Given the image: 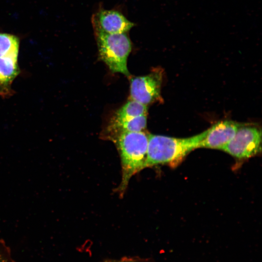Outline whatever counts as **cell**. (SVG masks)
Returning <instances> with one entry per match:
<instances>
[{
  "label": "cell",
  "mask_w": 262,
  "mask_h": 262,
  "mask_svg": "<svg viewBox=\"0 0 262 262\" xmlns=\"http://www.w3.org/2000/svg\"><path fill=\"white\" fill-rule=\"evenodd\" d=\"M107 139L114 143L120 158L122 178L117 191L122 197L131 178L145 168L148 135L142 131L123 132Z\"/></svg>",
  "instance_id": "obj_1"
},
{
  "label": "cell",
  "mask_w": 262,
  "mask_h": 262,
  "mask_svg": "<svg viewBox=\"0 0 262 262\" xmlns=\"http://www.w3.org/2000/svg\"><path fill=\"white\" fill-rule=\"evenodd\" d=\"M207 130L188 138H178L148 134L147 157L144 168L158 164L176 166L192 150L200 147Z\"/></svg>",
  "instance_id": "obj_2"
},
{
  "label": "cell",
  "mask_w": 262,
  "mask_h": 262,
  "mask_svg": "<svg viewBox=\"0 0 262 262\" xmlns=\"http://www.w3.org/2000/svg\"><path fill=\"white\" fill-rule=\"evenodd\" d=\"M95 34L100 58L113 72L129 76L127 62L131 49V43L127 33Z\"/></svg>",
  "instance_id": "obj_3"
},
{
  "label": "cell",
  "mask_w": 262,
  "mask_h": 262,
  "mask_svg": "<svg viewBox=\"0 0 262 262\" xmlns=\"http://www.w3.org/2000/svg\"><path fill=\"white\" fill-rule=\"evenodd\" d=\"M261 141L260 130L244 124L222 150L236 158L247 159L261 151Z\"/></svg>",
  "instance_id": "obj_4"
},
{
  "label": "cell",
  "mask_w": 262,
  "mask_h": 262,
  "mask_svg": "<svg viewBox=\"0 0 262 262\" xmlns=\"http://www.w3.org/2000/svg\"><path fill=\"white\" fill-rule=\"evenodd\" d=\"M162 80V73L157 70L144 76L132 78L130 87L131 100L146 106L161 100Z\"/></svg>",
  "instance_id": "obj_5"
},
{
  "label": "cell",
  "mask_w": 262,
  "mask_h": 262,
  "mask_svg": "<svg viewBox=\"0 0 262 262\" xmlns=\"http://www.w3.org/2000/svg\"><path fill=\"white\" fill-rule=\"evenodd\" d=\"M95 33L108 34L127 33L134 26L122 13L115 10L101 9L91 18Z\"/></svg>",
  "instance_id": "obj_6"
},
{
  "label": "cell",
  "mask_w": 262,
  "mask_h": 262,
  "mask_svg": "<svg viewBox=\"0 0 262 262\" xmlns=\"http://www.w3.org/2000/svg\"><path fill=\"white\" fill-rule=\"evenodd\" d=\"M243 125L231 120L218 122L207 130L205 137L200 143V147L222 150Z\"/></svg>",
  "instance_id": "obj_7"
},
{
  "label": "cell",
  "mask_w": 262,
  "mask_h": 262,
  "mask_svg": "<svg viewBox=\"0 0 262 262\" xmlns=\"http://www.w3.org/2000/svg\"><path fill=\"white\" fill-rule=\"evenodd\" d=\"M20 73L18 60L0 57V96L3 98L13 94L12 82Z\"/></svg>",
  "instance_id": "obj_8"
},
{
  "label": "cell",
  "mask_w": 262,
  "mask_h": 262,
  "mask_svg": "<svg viewBox=\"0 0 262 262\" xmlns=\"http://www.w3.org/2000/svg\"><path fill=\"white\" fill-rule=\"evenodd\" d=\"M145 115H147V106L131 99L117 111L108 126H113L135 117Z\"/></svg>",
  "instance_id": "obj_9"
},
{
  "label": "cell",
  "mask_w": 262,
  "mask_h": 262,
  "mask_svg": "<svg viewBox=\"0 0 262 262\" xmlns=\"http://www.w3.org/2000/svg\"><path fill=\"white\" fill-rule=\"evenodd\" d=\"M19 41L15 35L0 33V57L18 60Z\"/></svg>",
  "instance_id": "obj_10"
},
{
  "label": "cell",
  "mask_w": 262,
  "mask_h": 262,
  "mask_svg": "<svg viewBox=\"0 0 262 262\" xmlns=\"http://www.w3.org/2000/svg\"><path fill=\"white\" fill-rule=\"evenodd\" d=\"M0 262H14L8 248L3 241H0Z\"/></svg>",
  "instance_id": "obj_11"
},
{
  "label": "cell",
  "mask_w": 262,
  "mask_h": 262,
  "mask_svg": "<svg viewBox=\"0 0 262 262\" xmlns=\"http://www.w3.org/2000/svg\"><path fill=\"white\" fill-rule=\"evenodd\" d=\"M105 262H138V261H136L134 260L125 259H121V260H109Z\"/></svg>",
  "instance_id": "obj_12"
}]
</instances>
